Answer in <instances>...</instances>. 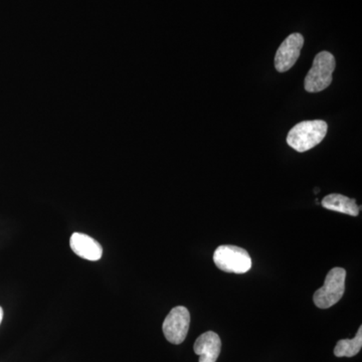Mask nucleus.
<instances>
[{
	"instance_id": "nucleus-1",
	"label": "nucleus",
	"mask_w": 362,
	"mask_h": 362,
	"mask_svg": "<svg viewBox=\"0 0 362 362\" xmlns=\"http://www.w3.org/2000/svg\"><path fill=\"white\" fill-rule=\"evenodd\" d=\"M328 125L323 120L303 121L297 124L287 136V143L297 152H306L322 142L327 134Z\"/></svg>"
},
{
	"instance_id": "nucleus-2",
	"label": "nucleus",
	"mask_w": 362,
	"mask_h": 362,
	"mask_svg": "<svg viewBox=\"0 0 362 362\" xmlns=\"http://www.w3.org/2000/svg\"><path fill=\"white\" fill-rule=\"evenodd\" d=\"M334 56L329 52H321L316 54L313 66L305 78V90L309 93H318L329 87L332 83L333 71L335 70Z\"/></svg>"
},
{
	"instance_id": "nucleus-3",
	"label": "nucleus",
	"mask_w": 362,
	"mask_h": 362,
	"mask_svg": "<svg viewBox=\"0 0 362 362\" xmlns=\"http://www.w3.org/2000/svg\"><path fill=\"white\" fill-rule=\"evenodd\" d=\"M346 271L342 268H333L326 276L323 287L319 288L314 294L313 300L320 309L334 306L341 299L345 291Z\"/></svg>"
},
{
	"instance_id": "nucleus-4",
	"label": "nucleus",
	"mask_w": 362,
	"mask_h": 362,
	"mask_svg": "<svg viewBox=\"0 0 362 362\" xmlns=\"http://www.w3.org/2000/svg\"><path fill=\"white\" fill-rule=\"evenodd\" d=\"M214 262L220 270L226 273L245 274L252 268L249 252L240 247H218L214 252Z\"/></svg>"
},
{
	"instance_id": "nucleus-5",
	"label": "nucleus",
	"mask_w": 362,
	"mask_h": 362,
	"mask_svg": "<svg viewBox=\"0 0 362 362\" xmlns=\"http://www.w3.org/2000/svg\"><path fill=\"white\" fill-rule=\"evenodd\" d=\"M190 325V314L183 306L175 307L162 325L164 337L168 341L178 345L185 341Z\"/></svg>"
},
{
	"instance_id": "nucleus-6",
	"label": "nucleus",
	"mask_w": 362,
	"mask_h": 362,
	"mask_svg": "<svg viewBox=\"0 0 362 362\" xmlns=\"http://www.w3.org/2000/svg\"><path fill=\"white\" fill-rule=\"evenodd\" d=\"M304 45L301 33H292L282 42L275 56V68L279 73L289 71L296 64Z\"/></svg>"
},
{
	"instance_id": "nucleus-7",
	"label": "nucleus",
	"mask_w": 362,
	"mask_h": 362,
	"mask_svg": "<svg viewBox=\"0 0 362 362\" xmlns=\"http://www.w3.org/2000/svg\"><path fill=\"white\" fill-rule=\"evenodd\" d=\"M71 251L81 258L96 262L102 258L103 247L96 240L85 233H74L70 240Z\"/></svg>"
},
{
	"instance_id": "nucleus-8",
	"label": "nucleus",
	"mask_w": 362,
	"mask_h": 362,
	"mask_svg": "<svg viewBox=\"0 0 362 362\" xmlns=\"http://www.w3.org/2000/svg\"><path fill=\"white\" fill-rule=\"evenodd\" d=\"M194 349L199 362H216L221 350V338L214 331H207L195 340Z\"/></svg>"
},
{
	"instance_id": "nucleus-9",
	"label": "nucleus",
	"mask_w": 362,
	"mask_h": 362,
	"mask_svg": "<svg viewBox=\"0 0 362 362\" xmlns=\"http://www.w3.org/2000/svg\"><path fill=\"white\" fill-rule=\"evenodd\" d=\"M321 204L329 211H338V213L349 214L351 216H357L359 214L356 199H349L345 195L331 194L324 197Z\"/></svg>"
},
{
	"instance_id": "nucleus-10",
	"label": "nucleus",
	"mask_w": 362,
	"mask_h": 362,
	"mask_svg": "<svg viewBox=\"0 0 362 362\" xmlns=\"http://www.w3.org/2000/svg\"><path fill=\"white\" fill-rule=\"evenodd\" d=\"M362 347V326L357 331L356 337L352 339H341L334 349V356L337 357H354L361 351Z\"/></svg>"
},
{
	"instance_id": "nucleus-11",
	"label": "nucleus",
	"mask_w": 362,
	"mask_h": 362,
	"mask_svg": "<svg viewBox=\"0 0 362 362\" xmlns=\"http://www.w3.org/2000/svg\"><path fill=\"white\" fill-rule=\"evenodd\" d=\"M2 319H4V309L0 307V324L2 322Z\"/></svg>"
}]
</instances>
